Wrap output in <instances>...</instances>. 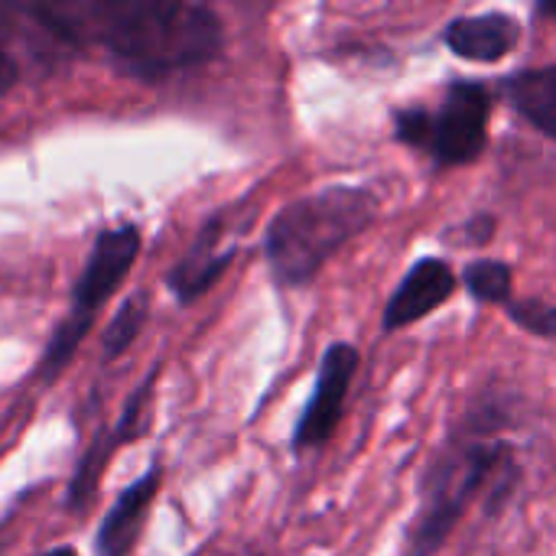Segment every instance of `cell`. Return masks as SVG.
<instances>
[{
    "label": "cell",
    "instance_id": "ac0fdd59",
    "mask_svg": "<svg viewBox=\"0 0 556 556\" xmlns=\"http://www.w3.org/2000/svg\"><path fill=\"white\" fill-rule=\"evenodd\" d=\"M46 556H78L72 547H59V551H52V554H46Z\"/></svg>",
    "mask_w": 556,
    "mask_h": 556
},
{
    "label": "cell",
    "instance_id": "30bf717a",
    "mask_svg": "<svg viewBox=\"0 0 556 556\" xmlns=\"http://www.w3.org/2000/svg\"><path fill=\"white\" fill-rule=\"evenodd\" d=\"M502 91L525 121H531L544 137L556 140V65L515 72L505 78Z\"/></svg>",
    "mask_w": 556,
    "mask_h": 556
},
{
    "label": "cell",
    "instance_id": "5b68a950",
    "mask_svg": "<svg viewBox=\"0 0 556 556\" xmlns=\"http://www.w3.org/2000/svg\"><path fill=\"white\" fill-rule=\"evenodd\" d=\"M358 349L349 342H332L319 362V375H316V388L313 397L303 410V420L293 433V446L296 450H313L332 440L339 420H342V407H345V394L352 388V378L358 371Z\"/></svg>",
    "mask_w": 556,
    "mask_h": 556
},
{
    "label": "cell",
    "instance_id": "4fadbf2b",
    "mask_svg": "<svg viewBox=\"0 0 556 556\" xmlns=\"http://www.w3.org/2000/svg\"><path fill=\"white\" fill-rule=\"evenodd\" d=\"M143 319H147V303L137 296V300H127L114 319L108 323L104 336H101V349H104V362H114L117 355H124L130 349V342L137 339V332L143 329Z\"/></svg>",
    "mask_w": 556,
    "mask_h": 556
},
{
    "label": "cell",
    "instance_id": "9a60e30c",
    "mask_svg": "<svg viewBox=\"0 0 556 556\" xmlns=\"http://www.w3.org/2000/svg\"><path fill=\"white\" fill-rule=\"evenodd\" d=\"M508 316L534 332V336H544V339H556V309L554 306H544V303H534V300H525V303H508Z\"/></svg>",
    "mask_w": 556,
    "mask_h": 556
},
{
    "label": "cell",
    "instance_id": "e0dca14e",
    "mask_svg": "<svg viewBox=\"0 0 556 556\" xmlns=\"http://www.w3.org/2000/svg\"><path fill=\"white\" fill-rule=\"evenodd\" d=\"M541 13H547V16H556V0H547V3H541Z\"/></svg>",
    "mask_w": 556,
    "mask_h": 556
},
{
    "label": "cell",
    "instance_id": "2e32d148",
    "mask_svg": "<svg viewBox=\"0 0 556 556\" xmlns=\"http://www.w3.org/2000/svg\"><path fill=\"white\" fill-rule=\"evenodd\" d=\"M16 81V62L10 59V52L0 49V94Z\"/></svg>",
    "mask_w": 556,
    "mask_h": 556
},
{
    "label": "cell",
    "instance_id": "5bb4252c",
    "mask_svg": "<svg viewBox=\"0 0 556 556\" xmlns=\"http://www.w3.org/2000/svg\"><path fill=\"white\" fill-rule=\"evenodd\" d=\"M91 329V319H81V316H68L55 332H52V339H49V349H46V358H42V365H46V378H55L65 365H68V358L75 355V349H78V342L85 339V332Z\"/></svg>",
    "mask_w": 556,
    "mask_h": 556
},
{
    "label": "cell",
    "instance_id": "9c48e42d",
    "mask_svg": "<svg viewBox=\"0 0 556 556\" xmlns=\"http://www.w3.org/2000/svg\"><path fill=\"white\" fill-rule=\"evenodd\" d=\"M156 489H160V469L153 466L147 476H140L134 485H127L117 498V505L108 511L101 531H98V556H127L140 528H143V518L156 498Z\"/></svg>",
    "mask_w": 556,
    "mask_h": 556
},
{
    "label": "cell",
    "instance_id": "8fae6325",
    "mask_svg": "<svg viewBox=\"0 0 556 556\" xmlns=\"http://www.w3.org/2000/svg\"><path fill=\"white\" fill-rule=\"evenodd\" d=\"M218 241V218L202 231V238L195 241V248L176 264V270L169 274V287L182 303H192L195 296H202L231 264L235 248H215Z\"/></svg>",
    "mask_w": 556,
    "mask_h": 556
},
{
    "label": "cell",
    "instance_id": "3957f363",
    "mask_svg": "<svg viewBox=\"0 0 556 556\" xmlns=\"http://www.w3.org/2000/svg\"><path fill=\"white\" fill-rule=\"evenodd\" d=\"M505 472H515V456L505 440H469L450 446L427 476L424 511L410 534V556L437 554L469 505Z\"/></svg>",
    "mask_w": 556,
    "mask_h": 556
},
{
    "label": "cell",
    "instance_id": "7c38bea8",
    "mask_svg": "<svg viewBox=\"0 0 556 556\" xmlns=\"http://www.w3.org/2000/svg\"><path fill=\"white\" fill-rule=\"evenodd\" d=\"M469 293L482 303H508L515 274L505 261H472L463 274Z\"/></svg>",
    "mask_w": 556,
    "mask_h": 556
},
{
    "label": "cell",
    "instance_id": "277c9868",
    "mask_svg": "<svg viewBox=\"0 0 556 556\" xmlns=\"http://www.w3.org/2000/svg\"><path fill=\"white\" fill-rule=\"evenodd\" d=\"M492 94L479 81H453L440 111L407 108L397 114V140L433 153L440 166H466L485 153Z\"/></svg>",
    "mask_w": 556,
    "mask_h": 556
},
{
    "label": "cell",
    "instance_id": "52a82bcc",
    "mask_svg": "<svg viewBox=\"0 0 556 556\" xmlns=\"http://www.w3.org/2000/svg\"><path fill=\"white\" fill-rule=\"evenodd\" d=\"M456 293V274L440 257H420L384 306V329H404L440 309Z\"/></svg>",
    "mask_w": 556,
    "mask_h": 556
},
{
    "label": "cell",
    "instance_id": "6da1fadb",
    "mask_svg": "<svg viewBox=\"0 0 556 556\" xmlns=\"http://www.w3.org/2000/svg\"><path fill=\"white\" fill-rule=\"evenodd\" d=\"M33 13L68 42H101L121 68L143 81L205 65L225 46L215 10L186 0L42 3Z\"/></svg>",
    "mask_w": 556,
    "mask_h": 556
},
{
    "label": "cell",
    "instance_id": "8992f818",
    "mask_svg": "<svg viewBox=\"0 0 556 556\" xmlns=\"http://www.w3.org/2000/svg\"><path fill=\"white\" fill-rule=\"evenodd\" d=\"M137 254H140V228L137 225H121V228L98 235V241L75 280V290H72L75 309L72 313L81 319H91L94 309L101 303H108V296L121 287V280L134 267Z\"/></svg>",
    "mask_w": 556,
    "mask_h": 556
},
{
    "label": "cell",
    "instance_id": "7a4b0ae2",
    "mask_svg": "<svg viewBox=\"0 0 556 556\" xmlns=\"http://www.w3.org/2000/svg\"><path fill=\"white\" fill-rule=\"evenodd\" d=\"M378 215V195L365 186H329L277 212L267 228V264L280 287L309 283L332 254L358 238Z\"/></svg>",
    "mask_w": 556,
    "mask_h": 556
},
{
    "label": "cell",
    "instance_id": "ba28073f",
    "mask_svg": "<svg viewBox=\"0 0 556 556\" xmlns=\"http://www.w3.org/2000/svg\"><path fill=\"white\" fill-rule=\"evenodd\" d=\"M443 42L469 62H498L521 42V23L511 13H476L446 23Z\"/></svg>",
    "mask_w": 556,
    "mask_h": 556
}]
</instances>
